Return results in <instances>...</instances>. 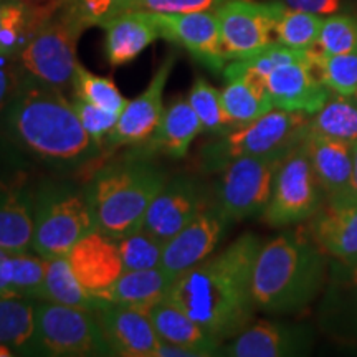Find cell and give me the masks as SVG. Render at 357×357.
I'll use <instances>...</instances> for the list:
<instances>
[{
	"instance_id": "36",
	"label": "cell",
	"mask_w": 357,
	"mask_h": 357,
	"mask_svg": "<svg viewBox=\"0 0 357 357\" xmlns=\"http://www.w3.org/2000/svg\"><path fill=\"white\" fill-rule=\"evenodd\" d=\"M71 91H73V96L93 102L111 113L121 114L124 106L128 105V100L121 95L114 82H111L109 78L98 77L84 68L82 63H78L77 71H75Z\"/></svg>"
},
{
	"instance_id": "2",
	"label": "cell",
	"mask_w": 357,
	"mask_h": 357,
	"mask_svg": "<svg viewBox=\"0 0 357 357\" xmlns=\"http://www.w3.org/2000/svg\"><path fill=\"white\" fill-rule=\"evenodd\" d=\"M329 260L306 231H287L261 243L252 278L257 310L268 314L307 310L324 291Z\"/></svg>"
},
{
	"instance_id": "32",
	"label": "cell",
	"mask_w": 357,
	"mask_h": 357,
	"mask_svg": "<svg viewBox=\"0 0 357 357\" xmlns=\"http://www.w3.org/2000/svg\"><path fill=\"white\" fill-rule=\"evenodd\" d=\"M305 132L354 144L357 142V96L333 93L323 108L310 116Z\"/></svg>"
},
{
	"instance_id": "31",
	"label": "cell",
	"mask_w": 357,
	"mask_h": 357,
	"mask_svg": "<svg viewBox=\"0 0 357 357\" xmlns=\"http://www.w3.org/2000/svg\"><path fill=\"white\" fill-rule=\"evenodd\" d=\"M42 301H52L71 307H82V310L86 311H96L100 307L109 305L108 301L89 293L79 283L66 257L48 258L47 260Z\"/></svg>"
},
{
	"instance_id": "27",
	"label": "cell",
	"mask_w": 357,
	"mask_h": 357,
	"mask_svg": "<svg viewBox=\"0 0 357 357\" xmlns=\"http://www.w3.org/2000/svg\"><path fill=\"white\" fill-rule=\"evenodd\" d=\"M176 278V275L162 266L123 271V275L109 288L98 294V298L114 303V305H128L147 310L154 303L167 298Z\"/></svg>"
},
{
	"instance_id": "14",
	"label": "cell",
	"mask_w": 357,
	"mask_h": 357,
	"mask_svg": "<svg viewBox=\"0 0 357 357\" xmlns=\"http://www.w3.org/2000/svg\"><path fill=\"white\" fill-rule=\"evenodd\" d=\"M318 311L321 329L329 337L357 346V260H329Z\"/></svg>"
},
{
	"instance_id": "48",
	"label": "cell",
	"mask_w": 357,
	"mask_h": 357,
	"mask_svg": "<svg viewBox=\"0 0 357 357\" xmlns=\"http://www.w3.org/2000/svg\"><path fill=\"white\" fill-rule=\"evenodd\" d=\"M13 354H15V352H13V349H10V347L0 344V357H10Z\"/></svg>"
},
{
	"instance_id": "42",
	"label": "cell",
	"mask_w": 357,
	"mask_h": 357,
	"mask_svg": "<svg viewBox=\"0 0 357 357\" xmlns=\"http://www.w3.org/2000/svg\"><path fill=\"white\" fill-rule=\"evenodd\" d=\"M22 82V71L15 55H0V111L13 98Z\"/></svg>"
},
{
	"instance_id": "21",
	"label": "cell",
	"mask_w": 357,
	"mask_h": 357,
	"mask_svg": "<svg viewBox=\"0 0 357 357\" xmlns=\"http://www.w3.org/2000/svg\"><path fill=\"white\" fill-rule=\"evenodd\" d=\"M66 258L79 283L95 296L109 288L124 271L119 242L98 229L78 240Z\"/></svg>"
},
{
	"instance_id": "44",
	"label": "cell",
	"mask_w": 357,
	"mask_h": 357,
	"mask_svg": "<svg viewBox=\"0 0 357 357\" xmlns=\"http://www.w3.org/2000/svg\"><path fill=\"white\" fill-rule=\"evenodd\" d=\"M155 357H200V354L197 351L187 349L184 346L172 344V342L160 339V344L158 351H155Z\"/></svg>"
},
{
	"instance_id": "17",
	"label": "cell",
	"mask_w": 357,
	"mask_h": 357,
	"mask_svg": "<svg viewBox=\"0 0 357 357\" xmlns=\"http://www.w3.org/2000/svg\"><path fill=\"white\" fill-rule=\"evenodd\" d=\"M305 231L333 260H357V195L326 197Z\"/></svg>"
},
{
	"instance_id": "6",
	"label": "cell",
	"mask_w": 357,
	"mask_h": 357,
	"mask_svg": "<svg viewBox=\"0 0 357 357\" xmlns=\"http://www.w3.org/2000/svg\"><path fill=\"white\" fill-rule=\"evenodd\" d=\"M84 30L86 26L82 22L60 8L17 52L15 60L22 75L61 91L70 89L79 63L78 40Z\"/></svg>"
},
{
	"instance_id": "16",
	"label": "cell",
	"mask_w": 357,
	"mask_h": 357,
	"mask_svg": "<svg viewBox=\"0 0 357 357\" xmlns=\"http://www.w3.org/2000/svg\"><path fill=\"white\" fill-rule=\"evenodd\" d=\"M176 53H171L164 58L144 91L134 100L128 101V105L124 106L118 123L106 139V144L109 147L141 144L153 136L159 126L160 118H162L164 108H166L164 106V88H166L167 79L176 66Z\"/></svg>"
},
{
	"instance_id": "40",
	"label": "cell",
	"mask_w": 357,
	"mask_h": 357,
	"mask_svg": "<svg viewBox=\"0 0 357 357\" xmlns=\"http://www.w3.org/2000/svg\"><path fill=\"white\" fill-rule=\"evenodd\" d=\"M71 105H73L75 113H77L84 131L89 134V137H91L98 149H100L102 144H106L109 132L113 131L116 123H118L119 114L102 109L100 106L84 101L77 96H73Z\"/></svg>"
},
{
	"instance_id": "47",
	"label": "cell",
	"mask_w": 357,
	"mask_h": 357,
	"mask_svg": "<svg viewBox=\"0 0 357 357\" xmlns=\"http://www.w3.org/2000/svg\"><path fill=\"white\" fill-rule=\"evenodd\" d=\"M58 2H60L61 6H63L65 2H70V0H58ZM118 2H121L123 6L128 8V10H134V6H136V0H118Z\"/></svg>"
},
{
	"instance_id": "1",
	"label": "cell",
	"mask_w": 357,
	"mask_h": 357,
	"mask_svg": "<svg viewBox=\"0 0 357 357\" xmlns=\"http://www.w3.org/2000/svg\"><path fill=\"white\" fill-rule=\"evenodd\" d=\"M261 240L245 234L223 252L177 275L167 298L218 341L234 339L253 321V266Z\"/></svg>"
},
{
	"instance_id": "20",
	"label": "cell",
	"mask_w": 357,
	"mask_h": 357,
	"mask_svg": "<svg viewBox=\"0 0 357 357\" xmlns=\"http://www.w3.org/2000/svg\"><path fill=\"white\" fill-rule=\"evenodd\" d=\"M312 334L300 324L260 321L248 326L222 347L220 354L231 357H296L311 351Z\"/></svg>"
},
{
	"instance_id": "7",
	"label": "cell",
	"mask_w": 357,
	"mask_h": 357,
	"mask_svg": "<svg viewBox=\"0 0 357 357\" xmlns=\"http://www.w3.org/2000/svg\"><path fill=\"white\" fill-rule=\"evenodd\" d=\"M96 230L84 195L66 189L42 190L35 199L32 252L43 258L66 257L78 240Z\"/></svg>"
},
{
	"instance_id": "19",
	"label": "cell",
	"mask_w": 357,
	"mask_h": 357,
	"mask_svg": "<svg viewBox=\"0 0 357 357\" xmlns=\"http://www.w3.org/2000/svg\"><path fill=\"white\" fill-rule=\"evenodd\" d=\"M229 223L217 205H208L178 234L167 240L160 266L177 276L199 265L212 255Z\"/></svg>"
},
{
	"instance_id": "41",
	"label": "cell",
	"mask_w": 357,
	"mask_h": 357,
	"mask_svg": "<svg viewBox=\"0 0 357 357\" xmlns=\"http://www.w3.org/2000/svg\"><path fill=\"white\" fill-rule=\"evenodd\" d=\"M227 0H136L134 8L160 13H190L217 10Z\"/></svg>"
},
{
	"instance_id": "3",
	"label": "cell",
	"mask_w": 357,
	"mask_h": 357,
	"mask_svg": "<svg viewBox=\"0 0 357 357\" xmlns=\"http://www.w3.org/2000/svg\"><path fill=\"white\" fill-rule=\"evenodd\" d=\"M8 123L22 144L53 162L77 164L98 149L65 91L25 75L12 98Z\"/></svg>"
},
{
	"instance_id": "45",
	"label": "cell",
	"mask_w": 357,
	"mask_h": 357,
	"mask_svg": "<svg viewBox=\"0 0 357 357\" xmlns=\"http://www.w3.org/2000/svg\"><path fill=\"white\" fill-rule=\"evenodd\" d=\"M351 192L357 195V142L352 144V181Z\"/></svg>"
},
{
	"instance_id": "22",
	"label": "cell",
	"mask_w": 357,
	"mask_h": 357,
	"mask_svg": "<svg viewBox=\"0 0 357 357\" xmlns=\"http://www.w3.org/2000/svg\"><path fill=\"white\" fill-rule=\"evenodd\" d=\"M223 77L227 84L222 89V100L234 129L255 121L275 108L265 77L248 68L242 60L227 63Z\"/></svg>"
},
{
	"instance_id": "18",
	"label": "cell",
	"mask_w": 357,
	"mask_h": 357,
	"mask_svg": "<svg viewBox=\"0 0 357 357\" xmlns=\"http://www.w3.org/2000/svg\"><path fill=\"white\" fill-rule=\"evenodd\" d=\"M95 316L113 356L155 357L160 337L146 310L109 303Z\"/></svg>"
},
{
	"instance_id": "29",
	"label": "cell",
	"mask_w": 357,
	"mask_h": 357,
	"mask_svg": "<svg viewBox=\"0 0 357 357\" xmlns=\"http://www.w3.org/2000/svg\"><path fill=\"white\" fill-rule=\"evenodd\" d=\"M35 200L24 192L0 190V248L30 252L33 243Z\"/></svg>"
},
{
	"instance_id": "11",
	"label": "cell",
	"mask_w": 357,
	"mask_h": 357,
	"mask_svg": "<svg viewBox=\"0 0 357 357\" xmlns=\"http://www.w3.org/2000/svg\"><path fill=\"white\" fill-rule=\"evenodd\" d=\"M287 6L281 2L227 0L217 19L229 60H245L276 42V24Z\"/></svg>"
},
{
	"instance_id": "26",
	"label": "cell",
	"mask_w": 357,
	"mask_h": 357,
	"mask_svg": "<svg viewBox=\"0 0 357 357\" xmlns=\"http://www.w3.org/2000/svg\"><path fill=\"white\" fill-rule=\"evenodd\" d=\"M60 8L58 0L43 3L0 0V55H17L29 38Z\"/></svg>"
},
{
	"instance_id": "12",
	"label": "cell",
	"mask_w": 357,
	"mask_h": 357,
	"mask_svg": "<svg viewBox=\"0 0 357 357\" xmlns=\"http://www.w3.org/2000/svg\"><path fill=\"white\" fill-rule=\"evenodd\" d=\"M154 13L160 29V38H166L171 43L184 48L205 68L215 71V73L223 71L230 60L225 47H223L215 10Z\"/></svg>"
},
{
	"instance_id": "8",
	"label": "cell",
	"mask_w": 357,
	"mask_h": 357,
	"mask_svg": "<svg viewBox=\"0 0 357 357\" xmlns=\"http://www.w3.org/2000/svg\"><path fill=\"white\" fill-rule=\"evenodd\" d=\"M35 351L56 357L113 356L95 311L52 301L37 303Z\"/></svg>"
},
{
	"instance_id": "30",
	"label": "cell",
	"mask_w": 357,
	"mask_h": 357,
	"mask_svg": "<svg viewBox=\"0 0 357 357\" xmlns=\"http://www.w3.org/2000/svg\"><path fill=\"white\" fill-rule=\"evenodd\" d=\"M37 300L2 294L0 296V344L13 351H35Z\"/></svg>"
},
{
	"instance_id": "37",
	"label": "cell",
	"mask_w": 357,
	"mask_h": 357,
	"mask_svg": "<svg viewBox=\"0 0 357 357\" xmlns=\"http://www.w3.org/2000/svg\"><path fill=\"white\" fill-rule=\"evenodd\" d=\"M314 58L319 77L326 86L331 89V93L357 96V52L321 55L314 50Z\"/></svg>"
},
{
	"instance_id": "28",
	"label": "cell",
	"mask_w": 357,
	"mask_h": 357,
	"mask_svg": "<svg viewBox=\"0 0 357 357\" xmlns=\"http://www.w3.org/2000/svg\"><path fill=\"white\" fill-rule=\"evenodd\" d=\"M204 131L199 116L195 114L187 96H176L164 108L162 118L153 136L151 146L171 158L181 159L189 153L195 137Z\"/></svg>"
},
{
	"instance_id": "35",
	"label": "cell",
	"mask_w": 357,
	"mask_h": 357,
	"mask_svg": "<svg viewBox=\"0 0 357 357\" xmlns=\"http://www.w3.org/2000/svg\"><path fill=\"white\" fill-rule=\"evenodd\" d=\"M324 19L294 8H284L276 24V42L298 50H311L318 43Z\"/></svg>"
},
{
	"instance_id": "5",
	"label": "cell",
	"mask_w": 357,
	"mask_h": 357,
	"mask_svg": "<svg viewBox=\"0 0 357 357\" xmlns=\"http://www.w3.org/2000/svg\"><path fill=\"white\" fill-rule=\"evenodd\" d=\"M310 116L273 108L255 121L220 134L200 149L202 167L208 172L223 171L231 160L245 155H261L291 151L305 137Z\"/></svg>"
},
{
	"instance_id": "15",
	"label": "cell",
	"mask_w": 357,
	"mask_h": 357,
	"mask_svg": "<svg viewBox=\"0 0 357 357\" xmlns=\"http://www.w3.org/2000/svg\"><path fill=\"white\" fill-rule=\"evenodd\" d=\"M265 79L273 106L278 109L312 116L333 95L319 77L312 48L310 56L278 66Z\"/></svg>"
},
{
	"instance_id": "46",
	"label": "cell",
	"mask_w": 357,
	"mask_h": 357,
	"mask_svg": "<svg viewBox=\"0 0 357 357\" xmlns=\"http://www.w3.org/2000/svg\"><path fill=\"white\" fill-rule=\"evenodd\" d=\"M7 253L8 252H6V250L0 248V296H2V294H12L7 288L6 278H3V260H6Z\"/></svg>"
},
{
	"instance_id": "9",
	"label": "cell",
	"mask_w": 357,
	"mask_h": 357,
	"mask_svg": "<svg viewBox=\"0 0 357 357\" xmlns=\"http://www.w3.org/2000/svg\"><path fill=\"white\" fill-rule=\"evenodd\" d=\"M289 151L238 158L223 169L217 190V208L229 222L265 212L278 169Z\"/></svg>"
},
{
	"instance_id": "23",
	"label": "cell",
	"mask_w": 357,
	"mask_h": 357,
	"mask_svg": "<svg viewBox=\"0 0 357 357\" xmlns=\"http://www.w3.org/2000/svg\"><path fill=\"white\" fill-rule=\"evenodd\" d=\"M105 29V55L113 68L136 60L149 45L160 38L155 13L134 8L116 15L102 25Z\"/></svg>"
},
{
	"instance_id": "33",
	"label": "cell",
	"mask_w": 357,
	"mask_h": 357,
	"mask_svg": "<svg viewBox=\"0 0 357 357\" xmlns=\"http://www.w3.org/2000/svg\"><path fill=\"white\" fill-rule=\"evenodd\" d=\"M47 273V258L38 253H7L3 260V278L12 294L42 301L43 283Z\"/></svg>"
},
{
	"instance_id": "25",
	"label": "cell",
	"mask_w": 357,
	"mask_h": 357,
	"mask_svg": "<svg viewBox=\"0 0 357 357\" xmlns=\"http://www.w3.org/2000/svg\"><path fill=\"white\" fill-rule=\"evenodd\" d=\"M155 331L162 341L197 351L200 357L220 354V341L211 336L199 323H195L181 306L164 298L147 307Z\"/></svg>"
},
{
	"instance_id": "49",
	"label": "cell",
	"mask_w": 357,
	"mask_h": 357,
	"mask_svg": "<svg viewBox=\"0 0 357 357\" xmlns=\"http://www.w3.org/2000/svg\"><path fill=\"white\" fill-rule=\"evenodd\" d=\"M20 2H25V3H43V2H48V0H20Z\"/></svg>"
},
{
	"instance_id": "24",
	"label": "cell",
	"mask_w": 357,
	"mask_h": 357,
	"mask_svg": "<svg viewBox=\"0 0 357 357\" xmlns=\"http://www.w3.org/2000/svg\"><path fill=\"white\" fill-rule=\"evenodd\" d=\"M301 146L305 149L307 159H310L316 178L323 187L326 197H334V195H342L351 192V144L305 132Z\"/></svg>"
},
{
	"instance_id": "10",
	"label": "cell",
	"mask_w": 357,
	"mask_h": 357,
	"mask_svg": "<svg viewBox=\"0 0 357 357\" xmlns=\"http://www.w3.org/2000/svg\"><path fill=\"white\" fill-rule=\"evenodd\" d=\"M326 194L316 178L301 142L289 151L276 174L263 222L273 229L294 225L314 215Z\"/></svg>"
},
{
	"instance_id": "39",
	"label": "cell",
	"mask_w": 357,
	"mask_h": 357,
	"mask_svg": "<svg viewBox=\"0 0 357 357\" xmlns=\"http://www.w3.org/2000/svg\"><path fill=\"white\" fill-rule=\"evenodd\" d=\"M314 50L321 55L357 52V20L347 15H331L324 19Z\"/></svg>"
},
{
	"instance_id": "43",
	"label": "cell",
	"mask_w": 357,
	"mask_h": 357,
	"mask_svg": "<svg viewBox=\"0 0 357 357\" xmlns=\"http://www.w3.org/2000/svg\"><path fill=\"white\" fill-rule=\"evenodd\" d=\"M283 3L288 8L316 13V15H333L341 7V0H284Z\"/></svg>"
},
{
	"instance_id": "34",
	"label": "cell",
	"mask_w": 357,
	"mask_h": 357,
	"mask_svg": "<svg viewBox=\"0 0 357 357\" xmlns=\"http://www.w3.org/2000/svg\"><path fill=\"white\" fill-rule=\"evenodd\" d=\"M190 106L199 116L204 131L212 134H225L234 129L225 106H223L222 91L211 84L207 79L197 78L187 95Z\"/></svg>"
},
{
	"instance_id": "13",
	"label": "cell",
	"mask_w": 357,
	"mask_h": 357,
	"mask_svg": "<svg viewBox=\"0 0 357 357\" xmlns=\"http://www.w3.org/2000/svg\"><path fill=\"white\" fill-rule=\"evenodd\" d=\"M207 207V192L194 177L167 178L147 208L142 230L166 243Z\"/></svg>"
},
{
	"instance_id": "4",
	"label": "cell",
	"mask_w": 357,
	"mask_h": 357,
	"mask_svg": "<svg viewBox=\"0 0 357 357\" xmlns=\"http://www.w3.org/2000/svg\"><path fill=\"white\" fill-rule=\"evenodd\" d=\"M166 182L162 169L141 159L102 167L84 192L96 229L116 240L141 230L147 208Z\"/></svg>"
},
{
	"instance_id": "38",
	"label": "cell",
	"mask_w": 357,
	"mask_h": 357,
	"mask_svg": "<svg viewBox=\"0 0 357 357\" xmlns=\"http://www.w3.org/2000/svg\"><path fill=\"white\" fill-rule=\"evenodd\" d=\"M119 252H121L124 271L149 270L158 268L162 263L164 243L146 230H137L134 234L118 240Z\"/></svg>"
}]
</instances>
